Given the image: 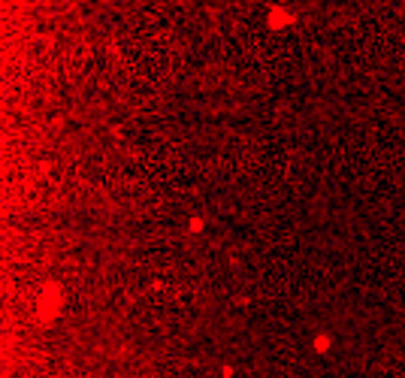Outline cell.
<instances>
[{
	"label": "cell",
	"instance_id": "6da1fadb",
	"mask_svg": "<svg viewBox=\"0 0 405 378\" xmlns=\"http://www.w3.org/2000/svg\"><path fill=\"white\" fill-rule=\"evenodd\" d=\"M58 309H61V293H58L55 284H49L46 287V296L40 293V321H52L58 315Z\"/></svg>",
	"mask_w": 405,
	"mask_h": 378
},
{
	"label": "cell",
	"instance_id": "7a4b0ae2",
	"mask_svg": "<svg viewBox=\"0 0 405 378\" xmlns=\"http://www.w3.org/2000/svg\"><path fill=\"white\" fill-rule=\"evenodd\" d=\"M290 22H293L290 13H281V7H272V13H269V28H281V25H290Z\"/></svg>",
	"mask_w": 405,
	"mask_h": 378
},
{
	"label": "cell",
	"instance_id": "3957f363",
	"mask_svg": "<svg viewBox=\"0 0 405 378\" xmlns=\"http://www.w3.org/2000/svg\"><path fill=\"white\" fill-rule=\"evenodd\" d=\"M327 345H330V339H327V336H320V339L314 342V348H317V351H327Z\"/></svg>",
	"mask_w": 405,
	"mask_h": 378
}]
</instances>
